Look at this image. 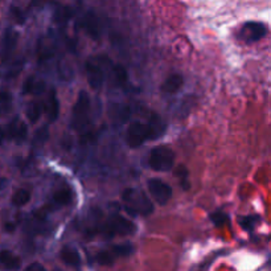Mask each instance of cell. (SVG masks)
Instances as JSON below:
<instances>
[{
    "label": "cell",
    "mask_w": 271,
    "mask_h": 271,
    "mask_svg": "<svg viewBox=\"0 0 271 271\" xmlns=\"http://www.w3.org/2000/svg\"><path fill=\"white\" fill-rule=\"evenodd\" d=\"M166 123L155 114L150 118L147 123H143L139 120L132 122L128 126L127 132H126L127 146L131 148L140 147L147 140L160 138L166 132Z\"/></svg>",
    "instance_id": "obj_1"
},
{
    "label": "cell",
    "mask_w": 271,
    "mask_h": 271,
    "mask_svg": "<svg viewBox=\"0 0 271 271\" xmlns=\"http://www.w3.org/2000/svg\"><path fill=\"white\" fill-rule=\"evenodd\" d=\"M135 232V224L120 214H112L107 217L99 228H93L89 230L90 234H101L106 238L131 236Z\"/></svg>",
    "instance_id": "obj_2"
},
{
    "label": "cell",
    "mask_w": 271,
    "mask_h": 271,
    "mask_svg": "<svg viewBox=\"0 0 271 271\" xmlns=\"http://www.w3.org/2000/svg\"><path fill=\"white\" fill-rule=\"evenodd\" d=\"M122 201L126 209L134 216H148L154 212V205L143 190L136 188H127L122 193Z\"/></svg>",
    "instance_id": "obj_3"
},
{
    "label": "cell",
    "mask_w": 271,
    "mask_h": 271,
    "mask_svg": "<svg viewBox=\"0 0 271 271\" xmlns=\"http://www.w3.org/2000/svg\"><path fill=\"white\" fill-rule=\"evenodd\" d=\"M90 120V97L85 91L78 94V98L73 106V116H72V127L76 131H84Z\"/></svg>",
    "instance_id": "obj_4"
},
{
    "label": "cell",
    "mask_w": 271,
    "mask_h": 271,
    "mask_svg": "<svg viewBox=\"0 0 271 271\" xmlns=\"http://www.w3.org/2000/svg\"><path fill=\"white\" fill-rule=\"evenodd\" d=\"M175 152L168 146H159L155 147L150 154L148 166L150 168L158 172H167L174 168Z\"/></svg>",
    "instance_id": "obj_5"
},
{
    "label": "cell",
    "mask_w": 271,
    "mask_h": 271,
    "mask_svg": "<svg viewBox=\"0 0 271 271\" xmlns=\"http://www.w3.org/2000/svg\"><path fill=\"white\" fill-rule=\"evenodd\" d=\"M134 253V246L130 244H120L110 246L102 252L98 253L97 262L102 266H110L115 262L118 258H124V257L131 256Z\"/></svg>",
    "instance_id": "obj_6"
},
{
    "label": "cell",
    "mask_w": 271,
    "mask_h": 271,
    "mask_svg": "<svg viewBox=\"0 0 271 271\" xmlns=\"http://www.w3.org/2000/svg\"><path fill=\"white\" fill-rule=\"evenodd\" d=\"M148 190L159 205H166L172 197V188L159 179H151L147 182Z\"/></svg>",
    "instance_id": "obj_7"
},
{
    "label": "cell",
    "mask_w": 271,
    "mask_h": 271,
    "mask_svg": "<svg viewBox=\"0 0 271 271\" xmlns=\"http://www.w3.org/2000/svg\"><path fill=\"white\" fill-rule=\"evenodd\" d=\"M86 77L90 88L93 90H99L105 82V70L102 69L97 60H90L86 62Z\"/></svg>",
    "instance_id": "obj_8"
},
{
    "label": "cell",
    "mask_w": 271,
    "mask_h": 271,
    "mask_svg": "<svg viewBox=\"0 0 271 271\" xmlns=\"http://www.w3.org/2000/svg\"><path fill=\"white\" fill-rule=\"evenodd\" d=\"M81 27L91 39L98 40L101 37V24L94 12H86L81 20Z\"/></svg>",
    "instance_id": "obj_9"
},
{
    "label": "cell",
    "mask_w": 271,
    "mask_h": 271,
    "mask_svg": "<svg viewBox=\"0 0 271 271\" xmlns=\"http://www.w3.org/2000/svg\"><path fill=\"white\" fill-rule=\"evenodd\" d=\"M5 130H7V138L15 140L17 144H21L27 139L28 127L19 118H15V119L12 120Z\"/></svg>",
    "instance_id": "obj_10"
},
{
    "label": "cell",
    "mask_w": 271,
    "mask_h": 271,
    "mask_svg": "<svg viewBox=\"0 0 271 271\" xmlns=\"http://www.w3.org/2000/svg\"><path fill=\"white\" fill-rule=\"evenodd\" d=\"M241 33L244 35V37L248 40L249 43H254V41H258L262 37L266 36L268 33V28L265 27L262 23H256V21H250V23H246L242 27V31Z\"/></svg>",
    "instance_id": "obj_11"
},
{
    "label": "cell",
    "mask_w": 271,
    "mask_h": 271,
    "mask_svg": "<svg viewBox=\"0 0 271 271\" xmlns=\"http://www.w3.org/2000/svg\"><path fill=\"white\" fill-rule=\"evenodd\" d=\"M19 35L11 28H8L3 36V49H1V56H3V61H7L8 58L11 57L12 52L15 51L16 44H17Z\"/></svg>",
    "instance_id": "obj_12"
},
{
    "label": "cell",
    "mask_w": 271,
    "mask_h": 271,
    "mask_svg": "<svg viewBox=\"0 0 271 271\" xmlns=\"http://www.w3.org/2000/svg\"><path fill=\"white\" fill-rule=\"evenodd\" d=\"M21 261L17 256H15L13 253L9 250H1L0 252V266L5 270L16 271L20 269Z\"/></svg>",
    "instance_id": "obj_13"
},
{
    "label": "cell",
    "mask_w": 271,
    "mask_h": 271,
    "mask_svg": "<svg viewBox=\"0 0 271 271\" xmlns=\"http://www.w3.org/2000/svg\"><path fill=\"white\" fill-rule=\"evenodd\" d=\"M45 90V84L43 80H39L35 76H31L25 80L23 85V94H32V95H40Z\"/></svg>",
    "instance_id": "obj_14"
},
{
    "label": "cell",
    "mask_w": 271,
    "mask_h": 271,
    "mask_svg": "<svg viewBox=\"0 0 271 271\" xmlns=\"http://www.w3.org/2000/svg\"><path fill=\"white\" fill-rule=\"evenodd\" d=\"M61 260L64 261V264L70 266V268L78 269L81 266V257H80V253L73 248H69V246H65V248L61 250Z\"/></svg>",
    "instance_id": "obj_15"
},
{
    "label": "cell",
    "mask_w": 271,
    "mask_h": 271,
    "mask_svg": "<svg viewBox=\"0 0 271 271\" xmlns=\"http://www.w3.org/2000/svg\"><path fill=\"white\" fill-rule=\"evenodd\" d=\"M182 77L181 74H172L167 78L164 84L162 85V91L166 94H174L181 89L182 86Z\"/></svg>",
    "instance_id": "obj_16"
},
{
    "label": "cell",
    "mask_w": 271,
    "mask_h": 271,
    "mask_svg": "<svg viewBox=\"0 0 271 271\" xmlns=\"http://www.w3.org/2000/svg\"><path fill=\"white\" fill-rule=\"evenodd\" d=\"M44 110L47 112L48 119L51 120V122H54L58 118V114H60V103H58V99L56 97L54 90H52L51 94H49V98H48L47 105L44 106Z\"/></svg>",
    "instance_id": "obj_17"
},
{
    "label": "cell",
    "mask_w": 271,
    "mask_h": 271,
    "mask_svg": "<svg viewBox=\"0 0 271 271\" xmlns=\"http://www.w3.org/2000/svg\"><path fill=\"white\" fill-rule=\"evenodd\" d=\"M111 72H112L114 82H115L116 85L119 86V88L126 89L128 85L127 70L124 69L122 65H119V64H115V65H111Z\"/></svg>",
    "instance_id": "obj_18"
},
{
    "label": "cell",
    "mask_w": 271,
    "mask_h": 271,
    "mask_svg": "<svg viewBox=\"0 0 271 271\" xmlns=\"http://www.w3.org/2000/svg\"><path fill=\"white\" fill-rule=\"evenodd\" d=\"M110 116H111V119L123 123L130 116V107L126 105H112L110 108Z\"/></svg>",
    "instance_id": "obj_19"
},
{
    "label": "cell",
    "mask_w": 271,
    "mask_h": 271,
    "mask_svg": "<svg viewBox=\"0 0 271 271\" xmlns=\"http://www.w3.org/2000/svg\"><path fill=\"white\" fill-rule=\"evenodd\" d=\"M43 105L39 103V102H32L29 103L27 108V116L28 120L31 122V123H37L39 119L41 118V114H43Z\"/></svg>",
    "instance_id": "obj_20"
},
{
    "label": "cell",
    "mask_w": 271,
    "mask_h": 271,
    "mask_svg": "<svg viewBox=\"0 0 271 271\" xmlns=\"http://www.w3.org/2000/svg\"><path fill=\"white\" fill-rule=\"evenodd\" d=\"M72 197H73L72 190L68 189V188H61L53 194V202L57 205H68L72 202Z\"/></svg>",
    "instance_id": "obj_21"
},
{
    "label": "cell",
    "mask_w": 271,
    "mask_h": 271,
    "mask_svg": "<svg viewBox=\"0 0 271 271\" xmlns=\"http://www.w3.org/2000/svg\"><path fill=\"white\" fill-rule=\"evenodd\" d=\"M29 200H31V192L27 189H19L12 196V202L16 206L27 205Z\"/></svg>",
    "instance_id": "obj_22"
},
{
    "label": "cell",
    "mask_w": 271,
    "mask_h": 271,
    "mask_svg": "<svg viewBox=\"0 0 271 271\" xmlns=\"http://www.w3.org/2000/svg\"><path fill=\"white\" fill-rule=\"evenodd\" d=\"M12 107V95L8 91H0V116L7 114Z\"/></svg>",
    "instance_id": "obj_23"
},
{
    "label": "cell",
    "mask_w": 271,
    "mask_h": 271,
    "mask_svg": "<svg viewBox=\"0 0 271 271\" xmlns=\"http://www.w3.org/2000/svg\"><path fill=\"white\" fill-rule=\"evenodd\" d=\"M176 176L180 179V184L184 188V190H188L190 188V182H189V172H188V168L185 166H180L176 170Z\"/></svg>",
    "instance_id": "obj_24"
},
{
    "label": "cell",
    "mask_w": 271,
    "mask_h": 271,
    "mask_svg": "<svg viewBox=\"0 0 271 271\" xmlns=\"http://www.w3.org/2000/svg\"><path fill=\"white\" fill-rule=\"evenodd\" d=\"M260 216H246L241 218L240 224L245 230H253L257 225L260 224Z\"/></svg>",
    "instance_id": "obj_25"
},
{
    "label": "cell",
    "mask_w": 271,
    "mask_h": 271,
    "mask_svg": "<svg viewBox=\"0 0 271 271\" xmlns=\"http://www.w3.org/2000/svg\"><path fill=\"white\" fill-rule=\"evenodd\" d=\"M48 136H49V131H48L47 127H43L37 130V132L35 134V138H33V144H43L44 142H47Z\"/></svg>",
    "instance_id": "obj_26"
},
{
    "label": "cell",
    "mask_w": 271,
    "mask_h": 271,
    "mask_svg": "<svg viewBox=\"0 0 271 271\" xmlns=\"http://www.w3.org/2000/svg\"><path fill=\"white\" fill-rule=\"evenodd\" d=\"M210 220L213 221V224L217 225V226H221V225H225L229 221V217L226 216L222 212H216L210 216Z\"/></svg>",
    "instance_id": "obj_27"
},
{
    "label": "cell",
    "mask_w": 271,
    "mask_h": 271,
    "mask_svg": "<svg viewBox=\"0 0 271 271\" xmlns=\"http://www.w3.org/2000/svg\"><path fill=\"white\" fill-rule=\"evenodd\" d=\"M24 271H47V270H45V268H44L43 265L39 264V262H35V264H31L29 266H27Z\"/></svg>",
    "instance_id": "obj_28"
},
{
    "label": "cell",
    "mask_w": 271,
    "mask_h": 271,
    "mask_svg": "<svg viewBox=\"0 0 271 271\" xmlns=\"http://www.w3.org/2000/svg\"><path fill=\"white\" fill-rule=\"evenodd\" d=\"M12 12L15 13L16 20H17V23H23V21H24L23 13H21V12H20L19 9H17V8H12Z\"/></svg>",
    "instance_id": "obj_29"
},
{
    "label": "cell",
    "mask_w": 271,
    "mask_h": 271,
    "mask_svg": "<svg viewBox=\"0 0 271 271\" xmlns=\"http://www.w3.org/2000/svg\"><path fill=\"white\" fill-rule=\"evenodd\" d=\"M5 138H7V130H5L4 127H0V146L3 144Z\"/></svg>",
    "instance_id": "obj_30"
},
{
    "label": "cell",
    "mask_w": 271,
    "mask_h": 271,
    "mask_svg": "<svg viewBox=\"0 0 271 271\" xmlns=\"http://www.w3.org/2000/svg\"><path fill=\"white\" fill-rule=\"evenodd\" d=\"M43 1L44 0H32V4H33V5H41Z\"/></svg>",
    "instance_id": "obj_31"
}]
</instances>
